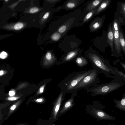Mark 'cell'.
<instances>
[{"mask_svg":"<svg viewBox=\"0 0 125 125\" xmlns=\"http://www.w3.org/2000/svg\"><path fill=\"white\" fill-rule=\"evenodd\" d=\"M99 72L94 69L92 72L83 78L75 87L74 93H76L80 89H87L98 84L100 81L98 77Z\"/></svg>","mask_w":125,"mask_h":125,"instance_id":"cell-4","label":"cell"},{"mask_svg":"<svg viewBox=\"0 0 125 125\" xmlns=\"http://www.w3.org/2000/svg\"><path fill=\"white\" fill-rule=\"evenodd\" d=\"M18 98L14 97H10L8 98V99L10 101L15 100L17 99Z\"/></svg>","mask_w":125,"mask_h":125,"instance_id":"cell-26","label":"cell"},{"mask_svg":"<svg viewBox=\"0 0 125 125\" xmlns=\"http://www.w3.org/2000/svg\"><path fill=\"white\" fill-rule=\"evenodd\" d=\"M77 93L72 94L71 97L65 103L60 113H62L67 111L72 107L74 104V97L76 96Z\"/></svg>","mask_w":125,"mask_h":125,"instance_id":"cell-7","label":"cell"},{"mask_svg":"<svg viewBox=\"0 0 125 125\" xmlns=\"http://www.w3.org/2000/svg\"><path fill=\"white\" fill-rule=\"evenodd\" d=\"M3 73V71L1 70L0 71V75H2Z\"/></svg>","mask_w":125,"mask_h":125,"instance_id":"cell-34","label":"cell"},{"mask_svg":"<svg viewBox=\"0 0 125 125\" xmlns=\"http://www.w3.org/2000/svg\"><path fill=\"white\" fill-rule=\"evenodd\" d=\"M23 26L24 25L22 23L20 22H18L15 24L14 28L16 30H18L22 28Z\"/></svg>","mask_w":125,"mask_h":125,"instance_id":"cell-17","label":"cell"},{"mask_svg":"<svg viewBox=\"0 0 125 125\" xmlns=\"http://www.w3.org/2000/svg\"><path fill=\"white\" fill-rule=\"evenodd\" d=\"M42 101V99H39L37 100V101L38 102H41Z\"/></svg>","mask_w":125,"mask_h":125,"instance_id":"cell-33","label":"cell"},{"mask_svg":"<svg viewBox=\"0 0 125 125\" xmlns=\"http://www.w3.org/2000/svg\"><path fill=\"white\" fill-rule=\"evenodd\" d=\"M46 58L48 60H51L52 56L51 53L49 52H48L46 55Z\"/></svg>","mask_w":125,"mask_h":125,"instance_id":"cell-25","label":"cell"},{"mask_svg":"<svg viewBox=\"0 0 125 125\" xmlns=\"http://www.w3.org/2000/svg\"><path fill=\"white\" fill-rule=\"evenodd\" d=\"M15 92L13 91H10L9 93V94L10 96H12L14 95Z\"/></svg>","mask_w":125,"mask_h":125,"instance_id":"cell-29","label":"cell"},{"mask_svg":"<svg viewBox=\"0 0 125 125\" xmlns=\"http://www.w3.org/2000/svg\"><path fill=\"white\" fill-rule=\"evenodd\" d=\"M66 6L68 8H71L74 7L75 6V4L73 3L70 2L67 4Z\"/></svg>","mask_w":125,"mask_h":125,"instance_id":"cell-22","label":"cell"},{"mask_svg":"<svg viewBox=\"0 0 125 125\" xmlns=\"http://www.w3.org/2000/svg\"><path fill=\"white\" fill-rule=\"evenodd\" d=\"M79 68L83 67L87 65L89 62L87 59L83 56L79 55L74 61Z\"/></svg>","mask_w":125,"mask_h":125,"instance_id":"cell-9","label":"cell"},{"mask_svg":"<svg viewBox=\"0 0 125 125\" xmlns=\"http://www.w3.org/2000/svg\"><path fill=\"white\" fill-rule=\"evenodd\" d=\"M114 102L116 104L117 106L120 107L125 106V93L122 95V98L120 100L116 99L114 100Z\"/></svg>","mask_w":125,"mask_h":125,"instance_id":"cell-13","label":"cell"},{"mask_svg":"<svg viewBox=\"0 0 125 125\" xmlns=\"http://www.w3.org/2000/svg\"><path fill=\"white\" fill-rule=\"evenodd\" d=\"M107 39L108 43L111 46V51L113 53H114L113 48V40L114 34L113 32L111 26L109 28V30L107 35Z\"/></svg>","mask_w":125,"mask_h":125,"instance_id":"cell-10","label":"cell"},{"mask_svg":"<svg viewBox=\"0 0 125 125\" xmlns=\"http://www.w3.org/2000/svg\"><path fill=\"white\" fill-rule=\"evenodd\" d=\"M7 53L3 51L0 54V58L4 59L6 58L8 56Z\"/></svg>","mask_w":125,"mask_h":125,"instance_id":"cell-21","label":"cell"},{"mask_svg":"<svg viewBox=\"0 0 125 125\" xmlns=\"http://www.w3.org/2000/svg\"><path fill=\"white\" fill-rule=\"evenodd\" d=\"M110 2V0H109L104 1L97 10V13H98L105 9L108 5Z\"/></svg>","mask_w":125,"mask_h":125,"instance_id":"cell-14","label":"cell"},{"mask_svg":"<svg viewBox=\"0 0 125 125\" xmlns=\"http://www.w3.org/2000/svg\"><path fill=\"white\" fill-rule=\"evenodd\" d=\"M49 13L48 12H47L45 13L43 16V18L45 19L48 18L49 15Z\"/></svg>","mask_w":125,"mask_h":125,"instance_id":"cell-30","label":"cell"},{"mask_svg":"<svg viewBox=\"0 0 125 125\" xmlns=\"http://www.w3.org/2000/svg\"><path fill=\"white\" fill-rule=\"evenodd\" d=\"M60 36V35L59 33L58 32H56L52 34L51 37V38L53 40L56 41L59 40Z\"/></svg>","mask_w":125,"mask_h":125,"instance_id":"cell-15","label":"cell"},{"mask_svg":"<svg viewBox=\"0 0 125 125\" xmlns=\"http://www.w3.org/2000/svg\"><path fill=\"white\" fill-rule=\"evenodd\" d=\"M122 9L125 14V3H123L122 5Z\"/></svg>","mask_w":125,"mask_h":125,"instance_id":"cell-28","label":"cell"},{"mask_svg":"<svg viewBox=\"0 0 125 125\" xmlns=\"http://www.w3.org/2000/svg\"><path fill=\"white\" fill-rule=\"evenodd\" d=\"M113 29H114L116 31H119V29L118 28V23L115 21H114L113 23Z\"/></svg>","mask_w":125,"mask_h":125,"instance_id":"cell-20","label":"cell"},{"mask_svg":"<svg viewBox=\"0 0 125 125\" xmlns=\"http://www.w3.org/2000/svg\"><path fill=\"white\" fill-rule=\"evenodd\" d=\"M119 42L120 46L125 54V40L123 33L121 31H119Z\"/></svg>","mask_w":125,"mask_h":125,"instance_id":"cell-11","label":"cell"},{"mask_svg":"<svg viewBox=\"0 0 125 125\" xmlns=\"http://www.w3.org/2000/svg\"><path fill=\"white\" fill-rule=\"evenodd\" d=\"M81 52L78 50L71 51L62 55L58 62V65L74 61L80 53Z\"/></svg>","mask_w":125,"mask_h":125,"instance_id":"cell-5","label":"cell"},{"mask_svg":"<svg viewBox=\"0 0 125 125\" xmlns=\"http://www.w3.org/2000/svg\"><path fill=\"white\" fill-rule=\"evenodd\" d=\"M120 64L125 71V63L123 62H120Z\"/></svg>","mask_w":125,"mask_h":125,"instance_id":"cell-27","label":"cell"},{"mask_svg":"<svg viewBox=\"0 0 125 125\" xmlns=\"http://www.w3.org/2000/svg\"><path fill=\"white\" fill-rule=\"evenodd\" d=\"M94 69L79 71L69 74L61 82L60 87L61 90L66 94L75 93V87L83 78L92 72Z\"/></svg>","mask_w":125,"mask_h":125,"instance_id":"cell-2","label":"cell"},{"mask_svg":"<svg viewBox=\"0 0 125 125\" xmlns=\"http://www.w3.org/2000/svg\"><path fill=\"white\" fill-rule=\"evenodd\" d=\"M16 107V105H13L11 107L10 109L11 110H13Z\"/></svg>","mask_w":125,"mask_h":125,"instance_id":"cell-31","label":"cell"},{"mask_svg":"<svg viewBox=\"0 0 125 125\" xmlns=\"http://www.w3.org/2000/svg\"><path fill=\"white\" fill-rule=\"evenodd\" d=\"M114 34V41L115 49L117 53L120 54L121 52V46L119 42V31H116L113 29Z\"/></svg>","mask_w":125,"mask_h":125,"instance_id":"cell-6","label":"cell"},{"mask_svg":"<svg viewBox=\"0 0 125 125\" xmlns=\"http://www.w3.org/2000/svg\"><path fill=\"white\" fill-rule=\"evenodd\" d=\"M125 84L121 80L114 79L107 83L95 85L87 89L86 92L87 93H92L91 95L92 96L104 95L121 87Z\"/></svg>","mask_w":125,"mask_h":125,"instance_id":"cell-3","label":"cell"},{"mask_svg":"<svg viewBox=\"0 0 125 125\" xmlns=\"http://www.w3.org/2000/svg\"><path fill=\"white\" fill-rule=\"evenodd\" d=\"M103 1L102 0H96L94 1L92 3L91 6H90V8L91 9H92L99 5L101 1Z\"/></svg>","mask_w":125,"mask_h":125,"instance_id":"cell-16","label":"cell"},{"mask_svg":"<svg viewBox=\"0 0 125 125\" xmlns=\"http://www.w3.org/2000/svg\"><path fill=\"white\" fill-rule=\"evenodd\" d=\"M66 94L65 93L61 90L57 99L54 111V117H56L62 101Z\"/></svg>","mask_w":125,"mask_h":125,"instance_id":"cell-8","label":"cell"},{"mask_svg":"<svg viewBox=\"0 0 125 125\" xmlns=\"http://www.w3.org/2000/svg\"><path fill=\"white\" fill-rule=\"evenodd\" d=\"M93 13V11H91L88 13L85 16L84 21L85 22L90 19L92 16Z\"/></svg>","mask_w":125,"mask_h":125,"instance_id":"cell-18","label":"cell"},{"mask_svg":"<svg viewBox=\"0 0 125 125\" xmlns=\"http://www.w3.org/2000/svg\"><path fill=\"white\" fill-rule=\"evenodd\" d=\"M116 74L115 76L119 79L125 83V73L122 71L119 70L117 67L115 69Z\"/></svg>","mask_w":125,"mask_h":125,"instance_id":"cell-12","label":"cell"},{"mask_svg":"<svg viewBox=\"0 0 125 125\" xmlns=\"http://www.w3.org/2000/svg\"><path fill=\"white\" fill-rule=\"evenodd\" d=\"M38 10L39 9L38 8L34 7L30 9V12L31 13H33L37 12Z\"/></svg>","mask_w":125,"mask_h":125,"instance_id":"cell-24","label":"cell"},{"mask_svg":"<svg viewBox=\"0 0 125 125\" xmlns=\"http://www.w3.org/2000/svg\"><path fill=\"white\" fill-rule=\"evenodd\" d=\"M43 87H42L40 89V92L41 93H42L43 92Z\"/></svg>","mask_w":125,"mask_h":125,"instance_id":"cell-32","label":"cell"},{"mask_svg":"<svg viewBox=\"0 0 125 125\" xmlns=\"http://www.w3.org/2000/svg\"><path fill=\"white\" fill-rule=\"evenodd\" d=\"M100 24L98 22H96L94 23L93 25V27L94 29H96L100 27Z\"/></svg>","mask_w":125,"mask_h":125,"instance_id":"cell-23","label":"cell"},{"mask_svg":"<svg viewBox=\"0 0 125 125\" xmlns=\"http://www.w3.org/2000/svg\"><path fill=\"white\" fill-rule=\"evenodd\" d=\"M66 27L65 25H63L61 26L59 29L58 31L60 33L64 32L66 30Z\"/></svg>","mask_w":125,"mask_h":125,"instance_id":"cell-19","label":"cell"},{"mask_svg":"<svg viewBox=\"0 0 125 125\" xmlns=\"http://www.w3.org/2000/svg\"><path fill=\"white\" fill-rule=\"evenodd\" d=\"M86 55L91 62L93 69L98 70L107 77L118 78L115 76L116 67L111 65L108 60L105 59L103 56L93 51L87 52Z\"/></svg>","mask_w":125,"mask_h":125,"instance_id":"cell-1","label":"cell"}]
</instances>
